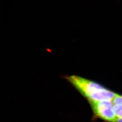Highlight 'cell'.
Listing matches in <instances>:
<instances>
[{
    "label": "cell",
    "mask_w": 122,
    "mask_h": 122,
    "mask_svg": "<svg viewBox=\"0 0 122 122\" xmlns=\"http://www.w3.org/2000/svg\"><path fill=\"white\" fill-rule=\"evenodd\" d=\"M67 80L89 102L112 101L117 94L108 90L100 84L83 77L72 75L65 76Z\"/></svg>",
    "instance_id": "obj_1"
},
{
    "label": "cell",
    "mask_w": 122,
    "mask_h": 122,
    "mask_svg": "<svg viewBox=\"0 0 122 122\" xmlns=\"http://www.w3.org/2000/svg\"><path fill=\"white\" fill-rule=\"evenodd\" d=\"M96 116L109 122H115L117 118L113 110V103L111 101L89 102Z\"/></svg>",
    "instance_id": "obj_2"
},
{
    "label": "cell",
    "mask_w": 122,
    "mask_h": 122,
    "mask_svg": "<svg viewBox=\"0 0 122 122\" xmlns=\"http://www.w3.org/2000/svg\"><path fill=\"white\" fill-rule=\"evenodd\" d=\"M113 107L117 118H122V104H114Z\"/></svg>",
    "instance_id": "obj_3"
},
{
    "label": "cell",
    "mask_w": 122,
    "mask_h": 122,
    "mask_svg": "<svg viewBox=\"0 0 122 122\" xmlns=\"http://www.w3.org/2000/svg\"><path fill=\"white\" fill-rule=\"evenodd\" d=\"M113 104H122V96L116 94L112 100Z\"/></svg>",
    "instance_id": "obj_4"
},
{
    "label": "cell",
    "mask_w": 122,
    "mask_h": 122,
    "mask_svg": "<svg viewBox=\"0 0 122 122\" xmlns=\"http://www.w3.org/2000/svg\"><path fill=\"white\" fill-rule=\"evenodd\" d=\"M115 122H122V118H117Z\"/></svg>",
    "instance_id": "obj_5"
}]
</instances>
